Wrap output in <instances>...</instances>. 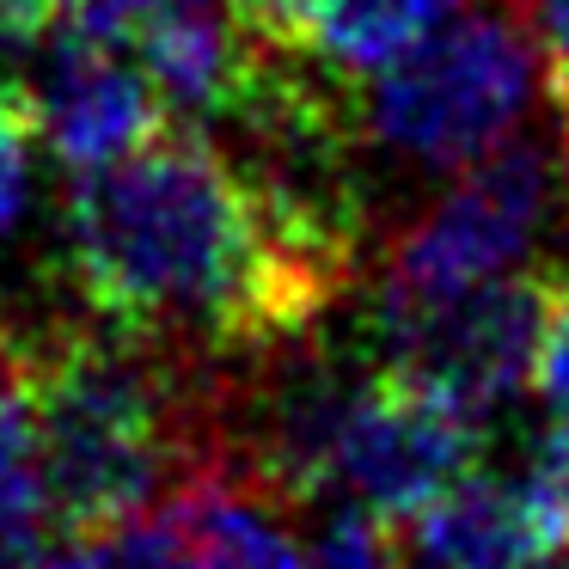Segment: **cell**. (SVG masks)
Returning <instances> with one entry per match:
<instances>
[{
    "label": "cell",
    "mask_w": 569,
    "mask_h": 569,
    "mask_svg": "<svg viewBox=\"0 0 569 569\" xmlns=\"http://www.w3.org/2000/svg\"><path fill=\"white\" fill-rule=\"evenodd\" d=\"M68 270L99 319L153 343L282 349L331 307L276 246L239 166L197 123L68 184Z\"/></svg>",
    "instance_id": "cell-1"
},
{
    "label": "cell",
    "mask_w": 569,
    "mask_h": 569,
    "mask_svg": "<svg viewBox=\"0 0 569 569\" xmlns=\"http://www.w3.org/2000/svg\"><path fill=\"white\" fill-rule=\"evenodd\" d=\"M166 349L123 325L111 337L62 331L19 343L56 532L74 539L148 515L190 471L221 459L214 405L184 392Z\"/></svg>",
    "instance_id": "cell-2"
},
{
    "label": "cell",
    "mask_w": 569,
    "mask_h": 569,
    "mask_svg": "<svg viewBox=\"0 0 569 569\" xmlns=\"http://www.w3.org/2000/svg\"><path fill=\"white\" fill-rule=\"evenodd\" d=\"M545 80L539 38L508 13H453L361 80V129L392 160L466 172L508 148Z\"/></svg>",
    "instance_id": "cell-3"
},
{
    "label": "cell",
    "mask_w": 569,
    "mask_h": 569,
    "mask_svg": "<svg viewBox=\"0 0 569 569\" xmlns=\"http://www.w3.org/2000/svg\"><path fill=\"white\" fill-rule=\"evenodd\" d=\"M557 276L515 270L453 295H380L373 312V368L471 422L508 410L539 373Z\"/></svg>",
    "instance_id": "cell-4"
},
{
    "label": "cell",
    "mask_w": 569,
    "mask_h": 569,
    "mask_svg": "<svg viewBox=\"0 0 569 569\" xmlns=\"http://www.w3.org/2000/svg\"><path fill=\"white\" fill-rule=\"evenodd\" d=\"M557 202V160L539 141H508L466 166L429 214L398 233L380 295H453L527 270Z\"/></svg>",
    "instance_id": "cell-5"
},
{
    "label": "cell",
    "mask_w": 569,
    "mask_h": 569,
    "mask_svg": "<svg viewBox=\"0 0 569 569\" xmlns=\"http://www.w3.org/2000/svg\"><path fill=\"white\" fill-rule=\"evenodd\" d=\"M483 453L478 422L392 373H356L331 417L319 496L373 520H405Z\"/></svg>",
    "instance_id": "cell-6"
},
{
    "label": "cell",
    "mask_w": 569,
    "mask_h": 569,
    "mask_svg": "<svg viewBox=\"0 0 569 569\" xmlns=\"http://www.w3.org/2000/svg\"><path fill=\"white\" fill-rule=\"evenodd\" d=\"M31 123L38 141L68 166V172H92L141 141H153L172 123V104L153 87L148 62L136 43L92 7V0H62V13L50 19L38 56H31Z\"/></svg>",
    "instance_id": "cell-7"
},
{
    "label": "cell",
    "mask_w": 569,
    "mask_h": 569,
    "mask_svg": "<svg viewBox=\"0 0 569 569\" xmlns=\"http://www.w3.org/2000/svg\"><path fill=\"white\" fill-rule=\"evenodd\" d=\"M56 532L50 490H43V453H38V417H31L19 343L0 361V569L38 563Z\"/></svg>",
    "instance_id": "cell-8"
},
{
    "label": "cell",
    "mask_w": 569,
    "mask_h": 569,
    "mask_svg": "<svg viewBox=\"0 0 569 569\" xmlns=\"http://www.w3.org/2000/svg\"><path fill=\"white\" fill-rule=\"evenodd\" d=\"M453 13H459V0H325L312 13L300 50H312L337 74L368 80L386 62H398L405 50H417Z\"/></svg>",
    "instance_id": "cell-9"
},
{
    "label": "cell",
    "mask_w": 569,
    "mask_h": 569,
    "mask_svg": "<svg viewBox=\"0 0 569 569\" xmlns=\"http://www.w3.org/2000/svg\"><path fill=\"white\" fill-rule=\"evenodd\" d=\"M31 569H202V557L166 508H148L117 527L74 532L62 551H43Z\"/></svg>",
    "instance_id": "cell-10"
},
{
    "label": "cell",
    "mask_w": 569,
    "mask_h": 569,
    "mask_svg": "<svg viewBox=\"0 0 569 569\" xmlns=\"http://www.w3.org/2000/svg\"><path fill=\"white\" fill-rule=\"evenodd\" d=\"M300 569H417V563L386 539V527L373 515H361V508H337V515L307 539Z\"/></svg>",
    "instance_id": "cell-11"
},
{
    "label": "cell",
    "mask_w": 569,
    "mask_h": 569,
    "mask_svg": "<svg viewBox=\"0 0 569 569\" xmlns=\"http://www.w3.org/2000/svg\"><path fill=\"white\" fill-rule=\"evenodd\" d=\"M31 153H38L31 104H0V239H13L31 209V178H38Z\"/></svg>",
    "instance_id": "cell-12"
},
{
    "label": "cell",
    "mask_w": 569,
    "mask_h": 569,
    "mask_svg": "<svg viewBox=\"0 0 569 569\" xmlns=\"http://www.w3.org/2000/svg\"><path fill=\"white\" fill-rule=\"evenodd\" d=\"M532 392L545 405V422L569 435V276H557V288H551V325H545Z\"/></svg>",
    "instance_id": "cell-13"
},
{
    "label": "cell",
    "mask_w": 569,
    "mask_h": 569,
    "mask_svg": "<svg viewBox=\"0 0 569 569\" xmlns=\"http://www.w3.org/2000/svg\"><path fill=\"white\" fill-rule=\"evenodd\" d=\"M104 19H111L123 38H141V31L160 26H190V19H221L233 13V0H92Z\"/></svg>",
    "instance_id": "cell-14"
},
{
    "label": "cell",
    "mask_w": 569,
    "mask_h": 569,
    "mask_svg": "<svg viewBox=\"0 0 569 569\" xmlns=\"http://www.w3.org/2000/svg\"><path fill=\"white\" fill-rule=\"evenodd\" d=\"M520 19L539 38L545 87H563L569 80V0H520Z\"/></svg>",
    "instance_id": "cell-15"
},
{
    "label": "cell",
    "mask_w": 569,
    "mask_h": 569,
    "mask_svg": "<svg viewBox=\"0 0 569 569\" xmlns=\"http://www.w3.org/2000/svg\"><path fill=\"white\" fill-rule=\"evenodd\" d=\"M0 13H19V19H31V26H50V19L62 13V0H0Z\"/></svg>",
    "instance_id": "cell-16"
},
{
    "label": "cell",
    "mask_w": 569,
    "mask_h": 569,
    "mask_svg": "<svg viewBox=\"0 0 569 569\" xmlns=\"http://www.w3.org/2000/svg\"><path fill=\"white\" fill-rule=\"evenodd\" d=\"M551 99H557V123H563V166H569V80L551 87Z\"/></svg>",
    "instance_id": "cell-17"
},
{
    "label": "cell",
    "mask_w": 569,
    "mask_h": 569,
    "mask_svg": "<svg viewBox=\"0 0 569 569\" xmlns=\"http://www.w3.org/2000/svg\"><path fill=\"white\" fill-rule=\"evenodd\" d=\"M7 356H13V337H7V331H0V361H7Z\"/></svg>",
    "instance_id": "cell-18"
}]
</instances>
